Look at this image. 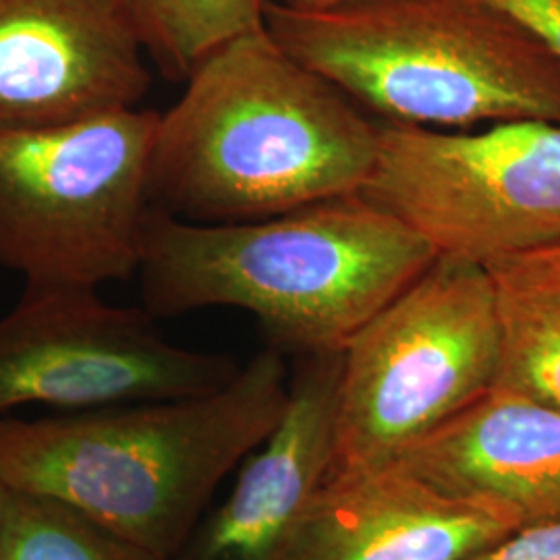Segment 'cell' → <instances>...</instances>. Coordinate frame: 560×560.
<instances>
[{"mask_svg":"<svg viewBox=\"0 0 560 560\" xmlns=\"http://www.w3.org/2000/svg\"><path fill=\"white\" fill-rule=\"evenodd\" d=\"M376 143L378 120L261 25L210 52L159 115L150 200L180 221H260L360 194Z\"/></svg>","mask_w":560,"mask_h":560,"instance_id":"1","label":"cell"},{"mask_svg":"<svg viewBox=\"0 0 560 560\" xmlns=\"http://www.w3.org/2000/svg\"><path fill=\"white\" fill-rule=\"evenodd\" d=\"M289 397L268 347L214 393L40 420L0 416V481L65 502L164 560L191 540L224 478L277 425Z\"/></svg>","mask_w":560,"mask_h":560,"instance_id":"2","label":"cell"},{"mask_svg":"<svg viewBox=\"0 0 560 560\" xmlns=\"http://www.w3.org/2000/svg\"><path fill=\"white\" fill-rule=\"evenodd\" d=\"M436 258L411 226L351 194L247 222L152 208L138 277L154 318L235 307L272 347L310 355L340 351Z\"/></svg>","mask_w":560,"mask_h":560,"instance_id":"3","label":"cell"},{"mask_svg":"<svg viewBox=\"0 0 560 560\" xmlns=\"http://www.w3.org/2000/svg\"><path fill=\"white\" fill-rule=\"evenodd\" d=\"M264 27L384 122L460 131L560 125V60L486 0H355L326 11L268 0Z\"/></svg>","mask_w":560,"mask_h":560,"instance_id":"4","label":"cell"},{"mask_svg":"<svg viewBox=\"0 0 560 560\" xmlns=\"http://www.w3.org/2000/svg\"><path fill=\"white\" fill-rule=\"evenodd\" d=\"M501 363L486 268L439 256L340 349L330 474L402 459L490 393Z\"/></svg>","mask_w":560,"mask_h":560,"instance_id":"5","label":"cell"},{"mask_svg":"<svg viewBox=\"0 0 560 560\" xmlns=\"http://www.w3.org/2000/svg\"><path fill=\"white\" fill-rule=\"evenodd\" d=\"M159 113L0 133V268L98 289L138 275Z\"/></svg>","mask_w":560,"mask_h":560,"instance_id":"6","label":"cell"},{"mask_svg":"<svg viewBox=\"0 0 560 560\" xmlns=\"http://www.w3.org/2000/svg\"><path fill=\"white\" fill-rule=\"evenodd\" d=\"M360 194L439 256L486 268L560 240V125L448 131L381 120Z\"/></svg>","mask_w":560,"mask_h":560,"instance_id":"7","label":"cell"},{"mask_svg":"<svg viewBox=\"0 0 560 560\" xmlns=\"http://www.w3.org/2000/svg\"><path fill=\"white\" fill-rule=\"evenodd\" d=\"M240 370L231 355L171 342L145 307L113 305L94 287L25 284L0 318V416L200 397Z\"/></svg>","mask_w":560,"mask_h":560,"instance_id":"8","label":"cell"},{"mask_svg":"<svg viewBox=\"0 0 560 560\" xmlns=\"http://www.w3.org/2000/svg\"><path fill=\"white\" fill-rule=\"evenodd\" d=\"M150 85L115 0H0V133L140 108Z\"/></svg>","mask_w":560,"mask_h":560,"instance_id":"9","label":"cell"},{"mask_svg":"<svg viewBox=\"0 0 560 560\" xmlns=\"http://www.w3.org/2000/svg\"><path fill=\"white\" fill-rule=\"evenodd\" d=\"M517 527L499 502L451 492L397 460L328 474L280 560H465Z\"/></svg>","mask_w":560,"mask_h":560,"instance_id":"10","label":"cell"},{"mask_svg":"<svg viewBox=\"0 0 560 560\" xmlns=\"http://www.w3.org/2000/svg\"><path fill=\"white\" fill-rule=\"evenodd\" d=\"M339 376L340 351L301 355L277 425L241 463L226 501L201 520L185 560H280L332 469Z\"/></svg>","mask_w":560,"mask_h":560,"instance_id":"11","label":"cell"},{"mask_svg":"<svg viewBox=\"0 0 560 560\" xmlns=\"http://www.w3.org/2000/svg\"><path fill=\"white\" fill-rule=\"evenodd\" d=\"M402 465L442 488L560 521V407L494 386L416 444Z\"/></svg>","mask_w":560,"mask_h":560,"instance_id":"12","label":"cell"},{"mask_svg":"<svg viewBox=\"0 0 560 560\" xmlns=\"http://www.w3.org/2000/svg\"><path fill=\"white\" fill-rule=\"evenodd\" d=\"M501 318L499 388L560 407V240L486 266Z\"/></svg>","mask_w":560,"mask_h":560,"instance_id":"13","label":"cell"},{"mask_svg":"<svg viewBox=\"0 0 560 560\" xmlns=\"http://www.w3.org/2000/svg\"><path fill=\"white\" fill-rule=\"evenodd\" d=\"M268 0H115L148 60L185 81L210 52L264 25Z\"/></svg>","mask_w":560,"mask_h":560,"instance_id":"14","label":"cell"},{"mask_svg":"<svg viewBox=\"0 0 560 560\" xmlns=\"http://www.w3.org/2000/svg\"><path fill=\"white\" fill-rule=\"evenodd\" d=\"M0 560H164L65 502L11 492L0 523Z\"/></svg>","mask_w":560,"mask_h":560,"instance_id":"15","label":"cell"},{"mask_svg":"<svg viewBox=\"0 0 560 560\" xmlns=\"http://www.w3.org/2000/svg\"><path fill=\"white\" fill-rule=\"evenodd\" d=\"M465 560H560V521L521 525Z\"/></svg>","mask_w":560,"mask_h":560,"instance_id":"16","label":"cell"},{"mask_svg":"<svg viewBox=\"0 0 560 560\" xmlns=\"http://www.w3.org/2000/svg\"><path fill=\"white\" fill-rule=\"evenodd\" d=\"M520 21L560 60V0H486Z\"/></svg>","mask_w":560,"mask_h":560,"instance_id":"17","label":"cell"},{"mask_svg":"<svg viewBox=\"0 0 560 560\" xmlns=\"http://www.w3.org/2000/svg\"><path fill=\"white\" fill-rule=\"evenodd\" d=\"M284 9L291 11H326V9H335V7H342L355 0H272Z\"/></svg>","mask_w":560,"mask_h":560,"instance_id":"18","label":"cell"},{"mask_svg":"<svg viewBox=\"0 0 560 560\" xmlns=\"http://www.w3.org/2000/svg\"><path fill=\"white\" fill-rule=\"evenodd\" d=\"M7 497H9V490L2 486L0 481V523H2V515H4V504H7Z\"/></svg>","mask_w":560,"mask_h":560,"instance_id":"19","label":"cell"}]
</instances>
